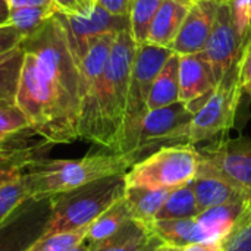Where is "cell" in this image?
<instances>
[{"mask_svg":"<svg viewBox=\"0 0 251 251\" xmlns=\"http://www.w3.org/2000/svg\"><path fill=\"white\" fill-rule=\"evenodd\" d=\"M57 10L71 16H88L94 9L96 0H51Z\"/></svg>","mask_w":251,"mask_h":251,"instance_id":"obj_32","label":"cell"},{"mask_svg":"<svg viewBox=\"0 0 251 251\" xmlns=\"http://www.w3.org/2000/svg\"><path fill=\"white\" fill-rule=\"evenodd\" d=\"M156 251H182V249H176V247H171V246L162 244Z\"/></svg>","mask_w":251,"mask_h":251,"instance_id":"obj_42","label":"cell"},{"mask_svg":"<svg viewBox=\"0 0 251 251\" xmlns=\"http://www.w3.org/2000/svg\"><path fill=\"white\" fill-rule=\"evenodd\" d=\"M163 0H131L128 19L129 32L137 46L146 44L153 19Z\"/></svg>","mask_w":251,"mask_h":251,"instance_id":"obj_26","label":"cell"},{"mask_svg":"<svg viewBox=\"0 0 251 251\" xmlns=\"http://www.w3.org/2000/svg\"><path fill=\"white\" fill-rule=\"evenodd\" d=\"M24 40L25 37L22 35V32L12 24L7 22V24L0 25V56L21 46Z\"/></svg>","mask_w":251,"mask_h":251,"instance_id":"obj_33","label":"cell"},{"mask_svg":"<svg viewBox=\"0 0 251 251\" xmlns=\"http://www.w3.org/2000/svg\"><path fill=\"white\" fill-rule=\"evenodd\" d=\"M53 210V199H28L0 225V251H28L44 234Z\"/></svg>","mask_w":251,"mask_h":251,"instance_id":"obj_11","label":"cell"},{"mask_svg":"<svg viewBox=\"0 0 251 251\" xmlns=\"http://www.w3.org/2000/svg\"><path fill=\"white\" fill-rule=\"evenodd\" d=\"M179 56V54H178ZM179 100L196 113L216 88L212 68L203 51L179 56Z\"/></svg>","mask_w":251,"mask_h":251,"instance_id":"obj_13","label":"cell"},{"mask_svg":"<svg viewBox=\"0 0 251 251\" xmlns=\"http://www.w3.org/2000/svg\"><path fill=\"white\" fill-rule=\"evenodd\" d=\"M137 44L129 28L99 38L79 62V138L119 153Z\"/></svg>","mask_w":251,"mask_h":251,"instance_id":"obj_2","label":"cell"},{"mask_svg":"<svg viewBox=\"0 0 251 251\" xmlns=\"http://www.w3.org/2000/svg\"><path fill=\"white\" fill-rule=\"evenodd\" d=\"M147 226L163 244L176 249H184L196 243L213 241L196 218L153 221Z\"/></svg>","mask_w":251,"mask_h":251,"instance_id":"obj_17","label":"cell"},{"mask_svg":"<svg viewBox=\"0 0 251 251\" xmlns=\"http://www.w3.org/2000/svg\"><path fill=\"white\" fill-rule=\"evenodd\" d=\"M153 237L147 225L131 219L112 237L93 244V251H143Z\"/></svg>","mask_w":251,"mask_h":251,"instance_id":"obj_21","label":"cell"},{"mask_svg":"<svg viewBox=\"0 0 251 251\" xmlns=\"http://www.w3.org/2000/svg\"><path fill=\"white\" fill-rule=\"evenodd\" d=\"M29 199L22 174L0 187V225Z\"/></svg>","mask_w":251,"mask_h":251,"instance_id":"obj_28","label":"cell"},{"mask_svg":"<svg viewBox=\"0 0 251 251\" xmlns=\"http://www.w3.org/2000/svg\"><path fill=\"white\" fill-rule=\"evenodd\" d=\"M131 219H132L131 210L125 199L122 197L115 204H112L106 212H103L94 222L90 224L85 240L90 241L91 244L100 243L112 237L115 232H118Z\"/></svg>","mask_w":251,"mask_h":251,"instance_id":"obj_24","label":"cell"},{"mask_svg":"<svg viewBox=\"0 0 251 251\" xmlns=\"http://www.w3.org/2000/svg\"><path fill=\"white\" fill-rule=\"evenodd\" d=\"M190 184L194 190V194H196V199L201 212L216 207V206L234 203L238 200H247L234 187H231L229 184L215 176L197 175Z\"/></svg>","mask_w":251,"mask_h":251,"instance_id":"obj_20","label":"cell"},{"mask_svg":"<svg viewBox=\"0 0 251 251\" xmlns=\"http://www.w3.org/2000/svg\"><path fill=\"white\" fill-rule=\"evenodd\" d=\"M197 175L215 176L234 187L251 203V140H216L199 149Z\"/></svg>","mask_w":251,"mask_h":251,"instance_id":"obj_7","label":"cell"},{"mask_svg":"<svg viewBox=\"0 0 251 251\" xmlns=\"http://www.w3.org/2000/svg\"><path fill=\"white\" fill-rule=\"evenodd\" d=\"M182 251H222V246L218 241H209V243H196L191 246L184 247Z\"/></svg>","mask_w":251,"mask_h":251,"instance_id":"obj_36","label":"cell"},{"mask_svg":"<svg viewBox=\"0 0 251 251\" xmlns=\"http://www.w3.org/2000/svg\"><path fill=\"white\" fill-rule=\"evenodd\" d=\"M200 153L193 144L165 146L138 160L126 174L125 185L150 190H175L199 174Z\"/></svg>","mask_w":251,"mask_h":251,"instance_id":"obj_5","label":"cell"},{"mask_svg":"<svg viewBox=\"0 0 251 251\" xmlns=\"http://www.w3.org/2000/svg\"><path fill=\"white\" fill-rule=\"evenodd\" d=\"M162 244H163V243H162V241L154 235V237L150 240V243L147 244V247H146L143 251H156L159 247H160V246H162Z\"/></svg>","mask_w":251,"mask_h":251,"instance_id":"obj_40","label":"cell"},{"mask_svg":"<svg viewBox=\"0 0 251 251\" xmlns=\"http://www.w3.org/2000/svg\"><path fill=\"white\" fill-rule=\"evenodd\" d=\"M238 72L240 69L216 85L203 106L194 113L188 144L197 146L203 141H212L234 126L243 96Z\"/></svg>","mask_w":251,"mask_h":251,"instance_id":"obj_8","label":"cell"},{"mask_svg":"<svg viewBox=\"0 0 251 251\" xmlns=\"http://www.w3.org/2000/svg\"><path fill=\"white\" fill-rule=\"evenodd\" d=\"M171 190H150L143 187H128L124 199L131 210L132 219L149 225L162 209Z\"/></svg>","mask_w":251,"mask_h":251,"instance_id":"obj_22","label":"cell"},{"mask_svg":"<svg viewBox=\"0 0 251 251\" xmlns=\"http://www.w3.org/2000/svg\"><path fill=\"white\" fill-rule=\"evenodd\" d=\"M249 1H250V3H251V0H249Z\"/></svg>","mask_w":251,"mask_h":251,"instance_id":"obj_43","label":"cell"},{"mask_svg":"<svg viewBox=\"0 0 251 251\" xmlns=\"http://www.w3.org/2000/svg\"><path fill=\"white\" fill-rule=\"evenodd\" d=\"M201 213L191 184L171 190L154 221L163 219H191Z\"/></svg>","mask_w":251,"mask_h":251,"instance_id":"obj_25","label":"cell"},{"mask_svg":"<svg viewBox=\"0 0 251 251\" xmlns=\"http://www.w3.org/2000/svg\"><path fill=\"white\" fill-rule=\"evenodd\" d=\"M56 16L66 32L71 50L78 63L99 38L106 34H118L129 28L128 16L112 15L97 3L88 16H71L60 12H56Z\"/></svg>","mask_w":251,"mask_h":251,"instance_id":"obj_12","label":"cell"},{"mask_svg":"<svg viewBox=\"0 0 251 251\" xmlns=\"http://www.w3.org/2000/svg\"><path fill=\"white\" fill-rule=\"evenodd\" d=\"M246 40L237 25L232 3L219 0L213 29L203 50L216 85L240 69Z\"/></svg>","mask_w":251,"mask_h":251,"instance_id":"obj_9","label":"cell"},{"mask_svg":"<svg viewBox=\"0 0 251 251\" xmlns=\"http://www.w3.org/2000/svg\"><path fill=\"white\" fill-rule=\"evenodd\" d=\"M222 251H251V206L241 215L234 229L221 241Z\"/></svg>","mask_w":251,"mask_h":251,"instance_id":"obj_30","label":"cell"},{"mask_svg":"<svg viewBox=\"0 0 251 251\" xmlns=\"http://www.w3.org/2000/svg\"><path fill=\"white\" fill-rule=\"evenodd\" d=\"M31 129L26 115L15 106H0V141Z\"/></svg>","mask_w":251,"mask_h":251,"instance_id":"obj_31","label":"cell"},{"mask_svg":"<svg viewBox=\"0 0 251 251\" xmlns=\"http://www.w3.org/2000/svg\"><path fill=\"white\" fill-rule=\"evenodd\" d=\"M21 46L25 60L16 106L46 143H74L79 138L81 74L56 13Z\"/></svg>","mask_w":251,"mask_h":251,"instance_id":"obj_1","label":"cell"},{"mask_svg":"<svg viewBox=\"0 0 251 251\" xmlns=\"http://www.w3.org/2000/svg\"><path fill=\"white\" fill-rule=\"evenodd\" d=\"M143 157L137 153H90L81 159L38 157L22 172L29 199L40 200L72 191L85 184L126 174Z\"/></svg>","mask_w":251,"mask_h":251,"instance_id":"obj_3","label":"cell"},{"mask_svg":"<svg viewBox=\"0 0 251 251\" xmlns=\"http://www.w3.org/2000/svg\"><path fill=\"white\" fill-rule=\"evenodd\" d=\"M125 174L103 178L53 199V210L44 235L88 226L125 194Z\"/></svg>","mask_w":251,"mask_h":251,"instance_id":"obj_4","label":"cell"},{"mask_svg":"<svg viewBox=\"0 0 251 251\" xmlns=\"http://www.w3.org/2000/svg\"><path fill=\"white\" fill-rule=\"evenodd\" d=\"M72 251H93V244L87 240H84L82 243H79Z\"/></svg>","mask_w":251,"mask_h":251,"instance_id":"obj_41","label":"cell"},{"mask_svg":"<svg viewBox=\"0 0 251 251\" xmlns=\"http://www.w3.org/2000/svg\"><path fill=\"white\" fill-rule=\"evenodd\" d=\"M224 1H229V3H234L238 9L247 12L251 15V3L249 0H224Z\"/></svg>","mask_w":251,"mask_h":251,"instance_id":"obj_39","label":"cell"},{"mask_svg":"<svg viewBox=\"0 0 251 251\" xmlns=\"http://www.w3.org/2000/svg\"><path fill=\"white\" fill-rule=\"evenodd\" d=\"M249 200H238L234 203L216 206L201 212L196 219L209 232L213 241L221 243L235 226L241 215L250 207Z\"/></svg>","mask_w":251,"mask_h":251,"instance_id":"obj_18","label":"cell"},{"mask_svg":"<svg viewBox=\"0 0 251 251\" xmlns=\"http://www.w3.org/2000/svg\"><path fill=\"white\" fill-rule=\"evenodd\" d=\"M88 226H84L76 231L43 235L28 251H72L87 238Z\"/></svg>","mask_w":251,"mask_h":251,"instance_id":"obj_29","label":"cell"},{"mask_svg":"<svg viewBox=\"0 0 251 251\" xmlns=\"http://www.w3.org/2000/svg\"><path fill=\"white\" fill-rule=\"evenodd\" d=\"M10 16V7L6 0H0V25L7 24Z\"/></svg>","mask_w":251,"mask_h":251,"instance_id":"obj_38","label":"cell"},{"mask_svg":"<svg viewBox=\"0 0 251 251\" xmlns=\"http://www.w3.org/2000/svg\"><path fill=\"white\" fill-rule=\"evenodd\" d=\"M179 56L172 53L157 74L147 100V109L154 110L179 101Z\"/></svg>","mask_w":251,"mask_h":251,"instance_id":"obj_19","label":"cell"},{"mask_svg":"<svg viewBox=\"0 0 251 251\" xmlns=\"http://www.w3.org/2000/svg\"><path fill=\"white\" fill-rule=\"evenodd\" d=\"M193 116L194 113L181 100L149 110L140 125L135 153L144 159L160 147L188 144Z\"/></svg>","mask_w":251,"mask_h":251,"instance_id":"obj_10","label":"cell"},{"mask_svg":"<svg viewBox=\"0 0 251 251\" xmlns=\"http://www.w3.org/2000/svg\"><path fill=\"white\" fill-rule=\"evenodd\" d=\"M99 6L118 16H128L131 0H96Z\"/></svg>","mask_w":251,"mask_h":251,"instance_id":"obj_35","label":"cell"},{"mask_svg":"<svg viewBox=\"0 0 251 251\" xmlns=\"http://www.w3.org/2000/svg\"><path fill=\"white\" fill-rule=\"evenodd\" d=\"M59 12L56 6H25L10 9L9 24L16 26L25 38L35 34L43 25Z\"/></svg>","mask_w":251,"mask_h":251,"instance_id":"obj_27","label":"cell"},{"mask_svg":"<svg viewBox=\"0 0 251 251\" xmlns=\"http://www.w3.org/2000/svg\"><path fill=\"white\" fill-rule=\"evenodd\" d=\"M25 50L22 46L0 56V106H15Z\"/></svg>","mask_w":251,"mask_h":251,"instance_id":"obj_23","label":"cell"},{"mask_svg":"<svg viewBox=\"0 0 251 251\" xmlns=\"http://www.w3.org/2000/svg\"><path fill=\"white\" fill-rule=\"evenodd\" d=\"M25 132L16 134L13 137L0 141V187L18 178L32 160L38 157H44L43 156L44 147L51 146L46 141L35 146H26L21 138L22 134Z\"/></svg>","mask_w":251,"mask_h":251,"instance_id":"obj_15","label":"cell"},{"mask_svg":"<svg viewBox=\"0 0 251 251\" xmlns=\"http://www.w3.org/2000/svg\"><path fill=\"white\" fill-rule=\"evenodd\" d=\"M194 0H163L150 28L147 44L171 49Z\"/></svg>","mask_w":251,"mask_h":251,"instance_id":"obj_16","label":"cell"},{"mask_svg":"<svg viewBox=\"0 0 251 251\" xmlns=\"http://www.w3.org/2000/svg\"><path fill=\"white\" fill-rule=\"evenodd\" d=\"M219 0H194L171 50L179 56L203 51L212 34Z\"/></svg>","mask_w":251,"mask_h":251,"instance_id":"obj_14","label":"cell"},{"mask_svg":"<svg viewBox=\"0 0 251 251\" xmlns=\"http://www.w3.org/2000/svg\"><path fill=\"white\" fill-rule=\"evenodd\" d=\"M172 53L174 51L168 47H159L147 43L137 46L131 69L126 115L119 153H135L140 125L149 112L147 100L151 91V85Z\"/></svg>","mask_w":251,"mask_h":251,"instance_id":"obj_6","label":"cell"},{"mask_svg":"<svg viewBox=\"0 0 251 251\" xmlns=\"http://www.w3.org/2000/svg\"><path fill=\"white\" fill-rule=\"evenodd\" d=\"M240 84L243 88V93H247L251 97V31L246 40L243 54L240 59Z\"/></svg>","mask_w":251,"mask_h":251,"instance_id":"obj_34","label":"cell"},{"mask_svg":"<svg viewBox=\"0 0 251 251\" xmlns=\"http://www.w3.org/2000/svg\"><path fill=\"white\" fill-rule=\"evenodd\" d=\"M10 9L25 6H54L51 0H6Z\"/></svg>","mask_w":251,"mask_h":251,"instance_id":"obj_37","label":"cell"}]
</instances>
